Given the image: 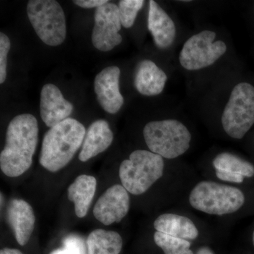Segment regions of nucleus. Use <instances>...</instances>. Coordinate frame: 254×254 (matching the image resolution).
<instances>
[{
  "instance_id": "1",
  "label": "nucleus",
  "mask_w": 254,
  "mask_h": 254,
  "mask_svg": "<svg viewBox=\"0 0 254 254\" xmlns=\"http://www.w3.org/2000/svg\"><path fill=\"white\" fill-rule=\"evenodd\" d=\"M38 138V121L33 115L22 114L10 122L0 154V168L5 175L17 177L27 171L33 163Z\"/></svg>"
},
{
  "instance_id": "2",
  "label": "nucleus",
  "mask_w": 254,
  "mask_h": 254,
  "mask_svg": "<svg viewBox=\"0 0 254 254\" xmlns=\"http://www.w3.org/2000/svg\"><path fill=\"white\" fill-rule=\"evenodd\" d=\"M86 131L81 123L68 118L50 128L43 138L40 163L52 173L64 168L83 143Z\"/></svg>"
},
{
  "instance_id": "3",
  "label": "nucleus",
  "mask_w": 254,
  "mask_h": 254,
  "mask_svg": "<svg viewBox=\"0 0 254 254\" xmlns=\"http://www.w3.org/2000/svg\"><path fill=\"white\" fill-rule=\"evenodd\" d=\"M164 165L160 155L148 150H135L120 165L122 185L131 194H143L163 176Z\"/></svg>"
},
{
  "instance_id": "4",
  "label": "nucleus",
  "mask_w": 254,
  "mask_h": 254,
  "mask_svg": "<svg viewBox=\"0 0 254 254\" xmlns=\"http://www.w3.org/2000/svg\"><path fill=\"white\" fill-rule=\"evenodd\" d=\"M143 136L150 151L168 159L184 154L191 139L188 128L175 120L150 122L143 128Z\"/></svg>"
},
{
  "instance_id": "5",
  "label": "nucleus",
  "mask_w": 254,
  "mask_h": 254,
  "mask_svg": "<svg viewBox=\"0 0 254 254\" xmlns=\"http://www.w3.org/2000/svg\"><path fill=\"white\" fill-rule=\"evenodd\" d=\"M193 208L210 214L223 215L231 214L242 208L245 202L243 192L236 187L214 182H200L190 195Z\"/></svg>"
},
{
  "instance_id": "6",
  "label": "nucleus",
  "mask_w": 254,
  "mask_h": 254,
  "mask_svg": "<svg viewBox=\"0 0 254 254\" xmlns=\"http://www.w3.org/2000/svg\"><path fill=\"white\" fill-rule=\"evenodd\" d=\"M28 17L36 34L49 46H58L66 36V18L63 7L55 0H30Z\"/></svg>"
},
{
  "instance_id": "7",
  "label": "nucleus",
  "mask_w": 254,
  "mask_h": 254,
  "mask_svg": "<svg viewBox=\"0 0 254 254\" xmlns=\"http://www.w3.org/2000/svg\"><path fill=\"white\" fill-rule=\"evenodd\" d=\"M222 125L227 134L241 139L254 125V87L247 82L232 90L222 115Z\"/></svg>"
},
{
  "instance_id": "8",
  "label": "nucleus",
  "mask_w": 254,
  "mask_h": 254,
  "mask_svg": "<svg viewBox=\"0 0 254 254\" xmlns=\"http://www.w3.org/2000/svg\"><path fill=\"white\" fill-rule=\"evenodd\" d=\"M216 33L203 31L190 37L180 52V63L190 71L201 69L213 64L227 51L223 41L214 42Z\"/></svg>"
},
{
  "instance_id": "9",
  "label": "nucleus",
  "mask_w": 254,
  "mask_h": 254,
  "mask_svg": "<svg viewBox=\"0 0 254 254\" xmlns=\"http://www.w3.org/2000/svg\"><path fill=\"white\" fill-rule=\"evenodd\" d=\"M122 28L119 7L108 3L97 8L94 15V26L92 32V43L102 52L110 51L123 41L119 33Z\"/></svg>"
},
{
  "instance_id": "10",
  "label": "nucleus",
  "mask_w": 254,
  "mask_h": 254,
  "mask_svg": "<svg viewBox=\"0 0 254 254\" xmlns=\"http://www.w3.org/2000/svg\"><path fill=\"white\" fill-rule=\"evenodd\" d=\"M130 198L122 185H114L107 190L95 203V218L105 225L119 222L128 213Z\"/></svg>"
},
{
  "instance_id": "11",
  "label": "nucleus",
  "mask_w": 254,
  "mask_h": 254,
  "mask_svg": "<svg viewBox=\"0 0 254 254\" xmlns=\"http://www.w3.org/2000/svg\"><path fill=\"white\" fill-rule=\"evenodd\" d=\"M120 69L116 66L105 68L95 78L94 90L98 103L105 112L116 114L124 104L120 91Z\"/></svg>"
},
{
  "instance_id": "12",
  "label": "nucleus",
  "mask_w": 254,
  "mask_h": 254,
  "mask_svg": "<svg viewBox=\"0 0 254 254\" xmlns=\"http://www.w3.org/2000/svg\"><path fill=\"white\" fill-rule=\"evenodd\" d=\"M73 105L64 98L58 86L48 83L43 87L41 93V116L46 126L52 128L69 118Z\"/></svg>"
},
{
  "instance_id": "13",
  "label": "nucleus",
  "mask_w": 254,
  "mask_h": 254,
  "mask_svg": "<svg viewBox=\"0 0 254 254\" xmlns=\"http://www.w3.org/2000/svg\"><path fill=\"white\" fill-rule=\"evenodd\" d=\"M7 219L18 245H26L31 238L36 222L31 205L23 200H11L7 208Z\"/></svg>"
},
{
  "instance_id": "14",
  "label": "nucleus",
  "mask_w": 254,
  "mask_h": 254,
  "mask_svg": "<svg viewBox=\"0 0 254 254\" xmlns=\"http://www.w3.org/2000/svg\"><path fill=\"white\" fill-rule=\"evenodd\" d=\"M148 28L158 48L166 49L173 45L176 36L175 23L165 10L153 0L149 1Z\"/></svg>"
},
{
  "instance_id": "15",
  "label": "nucleus",
  "mask_w": 254,
  "mask_h": 254,
  "mask_svg": "<svg viewBox=\"0 0 254 254\" xmlns=\"http://www.w3.org/2000/svg\"><path fill=\"white\" fill-rule=\"evenodd\" d=\"M168 80L166 73L150 60H142L135 71L134 84L138 93L146 96L161 93Z\"/></svg>"
},
{
  "instance_id": "16",
  "label": "nucleus",
  "mask_w": 254,
  "mask_h": 254,
  "mask_svg": "<svg viewBox=\"0 0 254 254\" xmlns=\"http://www.w3.org/2000/svg\"><path fill=\"white\" fill-rule=\"evenodd\" d=\"M113 138L108 122L103 120L95 121L86 131L78 158L81 162H86L103 153L112 144Z\"/></svg>"
},
{
  "instance_id": "17",
  "label": "nucleus",
  "mask_w": 254,
  "mask_h": 254,
  "mask_svg": "<svg viewBox=\"0 0 254 254\" xmlns=\"http://www.w3.org/2000/svg\"><path fill=\"white\" fill-rule=\"evenodd\" d=\"M94 177L81 175L76 177L68 189V198L74 203L75 213L80 218L86 216L96 190Z\"/></svg>"
},
{
  "instance_id": "18",
  "label": "nucleus",
  "mask_w": 254,
  "mask_h": 254,
  "mask_svg": "<svg viewBox=\"0 0 254 254\" xmlns=\"http://www.w3.org/2000/svg\"><path fill=\"white\" fill-rule=\"evenodd\" d=\"M157 232L186 240H195L198 230L194 223L187 217L173 213L160 215L154 222Z\"/></svg>"
},
{
  "instance_id": "19",
  "label": "nucleus",
  "mask_w": 254,
  "mask_h": 254,
  "mask_svg": "<svg viewBox=\"0 0 254 254\" xmlns=\"http://www.w3.org/2000/svg\"><path fill=\"white\" fill-rule=\"evenodd\" d=\"M123 244V239L118 232L98 229L88 235L87 254H119Z\"/></svg>"
},
{
  "instance_id": "20",
  "label": "nucleus",
  "mask_w": 254,
  "mask_h": 254,
  "mask_svg": "<svg viewBox=\"0 0 254 254\" xmlns=\"http://www.w3.org/2000/svg\"><path fill=\"white\" fill-rule=\"evenodd\" d=\"M215 170L238 174L244 177L254 176V166L247 160L230 153H222L214 158Z\"/></svg>"
},
{
  "instance_id": "21",
  "label": "nucleus",
  "mask_w": 254,
  "mask_h": 254,
  "mask_svg": "<svg viewBox=\"0 0 254 254\" xmlns=\"http://www.w3.org/2000/svg\"><path fill=\"white\" fill-rule=\"evenodd\" d=\"M154 241L165 254H193L190 250V243L188 240L156 231L154 234Z\"/></svg>"
},
{
  "instance_id": "22",
  "label": "nucleus",
  "mask_w": 254,
  "mask_h": 254,
  "mask_svg": "<svg viewBox=\"0 0 254 254\" xmlns=\"http://www.w3.org/2000/svg\"><path fill=\"white\" fill-rule=\"evenodd\" d=\"M143 0H122L119 3V12L122 26L131 28L134 24L138 11L143 7Z\"/></svg>"
},
{
  "instance_id": "23",
  "label": "nucleus",
  "mask_w": 254,
  "mask_h": 254,
  "mask_svg": "<svg viewBox=\"0 0 254 254\" xmlns=\"http://www.w3.org/2000/svg\"><path fill=\"white\" fill-rule=\"evenodd\" d=\"M50 254H87V247L81 237L68 235L63 241V248L55 250Z\"/></svg>"
},
{
  "instance_id": "24",
  "label": "nucleus",
  "mask_w": 254,
  "mask_h": 254,
  "mask_svg": "<svg viewBox=\"0 0 254 254\" xmlns=\"http://www.w3.org/2000/svg\"><path fill=\"white\" fill-rule=\"evenodd\" d=\"M11 48L9 37L1 32L0 33V83H3L6 78L7 55Z\"/></svg>"
},
{
  "instance_id": "25",
  "label": "nucleus",
  "mask_w": 254,
  "mask_h": 254,
  "mask_svg": "<svg viewBox=\"0 0 254 254\" xmlns=\"http://www.w3.org/2000/svg\"><path fill=\"white\" fill-rule=\"evenodd\" d=\"M215 173H216L217 177L222 181L233 182V183H242L245 180L243 176L238 175V174L218 170H215Z\"/></svg>"
},
{
  "instance_id": "26",
  "label": "nucleus",
  "mask_w": 254,
  "mask_h": 254,
  "mask_svg": "<svg viewBox=\"0 0 254 254\" xmlns=\"http://www.w3.org/2000/svg\"><path fill=\"white\" fill-rule=\"evenodd\" d=\"M73 2L84 9H91L95 7L97 9L103 5L108 4L110 1L108 0H75Z\"/></svg>"
},
{
  "instance_id": "27",
  "label": "nucleus",
  "mask_w": 254,
  "mask_h": 254,
  "mask_svg": "<svg viewBox=\"0 0 254 254\" xmlns=\"http://www.w3.org/2000/svg\"><path fill=\"white\" fill-rule=\"evenodd\" d=\"M0 254H23L21 251L16 249L4 248L1 250Z\"/></svg>"
},
{
  "instance_id": "28",
  "label": "nucleus",
  "mask_w": 254,
  "mask_h": 254,
  "mask_svg": "<svg viewBox=\"0 0 254 254\" xmlns=\"http://www.w3.org/2000/svg\"><path fill=\"white\" fill-rule=\"evenodd\" d=\"M196 254H215L213 251L210 250L208 247H201L197 252Z\"/></svg>"
},
{
  "instance_id": "29",
  "label": "nucleus",
  "mask_w": 254,
  "mask_h": 254,
  "mask_svg": "<svg viewBox=\"0 0 254 254\" xmlns=\"http://www.w3.org/2000/svg\"><path fill=\"white\" fill-rule=\"evenodd\" d=\"M252 239H253V244H254V233H253V237H252Z\"/></svg>"
}]
</instances>
